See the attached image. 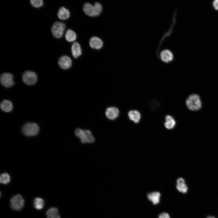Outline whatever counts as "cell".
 <instances>
[{"mask_svg": "<svg viewBox=\"0 0 218 218\" xmlns=\"http://www.w3.org/2000/svg\"><path fill=\"white\" fill-rule=\"evenodd\" d=\"M22 79L26 84L31 85L35 84L37 81V76L35 73L27 71H25L22 74Z\"/></svg>", "mask_w": 218, "mask_h": 218, "instance_id": "obj_7", "label": "cell"}, {"mask_svg": "<svg viewBox=\"0 0 218 218\" xmlns=\"http://www.w3.org/2000/svg\"><path fill=\"white\" fill-rule=\"evenodd\" d=\"M1 109L5 112H8L12 111L13 109L12 103L10 101L5 100L2 102L0 104Z\"/></svg>", "mask_w": 218, "mask_h": 218, "instance_id": "obj_18", "label": "cell"}, {"mask_svg": "<svg viewBox=\"0 0 218 218\" xmlns=\"http://www.w3.org/2000/svg\"><path fill=\"white\" fill-rule=\"evenodd\" d=\"M186 102L188 108L192 111L198 110L201 107V102L200 97L197 94L190 95L187 99Z\"/></svg>", "mask_w": 218, "mask_h": 218, "instance_id": "obj_3", "label": "cell"}, {"mask_svg": "<svg viewBox=\"0 0 218 218\" xmlns=\"http://www.w3.org/2000/svg\"><path fill=\"white\" fill-rule=\"evenodd\" d=\"M119 113L118 109L114 107H108L105 112V114L107 118L111 120L116 119L118 116Z\"/></svg>", "mask_w": 218, "mask_h": 218, "instance_id": "obj_9", "label": "cell"}, {"mask_svg": "<svg viewBox=\"0 0 218 218\" xmlns=\"http://www.w3.org/2000/svg\"><path fill=\"white\" fill-rule=\"evenodd\" d=\"M13 75L8 73H3L0 77V82L1 84L6 88H10L14 84L13 80Z\"/></svg>", "mask_w": 218, "mask_h": 218, "instance_id": "obj_8", "label": "cell"}, {"mask_svg": "<svg viewBox=\"0 0 218 218\" xmlns=\"http://www.w3.org/2000/svg\"><path fill=\"white\" fill-rule=\"evenodd\" d=\"M158 218H170L169 215L167 213L163 212L159 215Z\"/></svg>", "mask_w": 218, "mask_h": 218, "instance_id": "obj_25", "label": "cell"}, {"mask_svg": "<svg viewBox=\"0 0 218 218\" xmlns=\"http://www.w3.org/2000/svg\"><path fill=\"white\" fill-rule=\"evenodd\" d=\"M47 218H61L58 209L56 207H51L46 212Z\"/></svg>", "mask_w": 218, "mask_h": 218, "instance_id": "obj_19", "label": "cell"}, {"mask_svg": "<svg viewBox=\"0 0 218 218\" xmlns=\"http://www.w3.org/2000/svg\"><path fill=\"white\" fill-rule=\"evenodd\" d=\"M65 38L67 41L69 42H73L76 39V34L73 30L69 29L66 31Z\"/></svg>", "mask_w": 218, "mask_h": 218, "instance_id": "obj_21", "label": "cell"}, {"mask_svg": "<svg viewBox=\"0 0 218 218\" xmlns=\"http://www.w3.org/2000/svg\"><path fill=\"white\" fill-rule=\"evenodd\" d=\"M161 194L159 192H153L147 194L148 199L154 205L158 204L160 200Z\"/></svg>", "mask_w": 218, "mask_h": 218, "instance_id": "obj_12", "label": "cell"}, {"mask_svg": "<svg viewBox=\"0 0 218 218\" xmlns=\"http://www.w3.org/2000/svg\"><path fill=\"white\" fill-rule=\"evenodd\" d=\"M206 218H215L214 217L212 216H207Z\"/></svg>", "mask_w": 218, "mask_h": 218, "instance_id": "obj_27", "label": "cell"}, {"mask_svg": "<svg viewBox=\"0 0 218 218\" xmlns=\"http://www.w3.org/2000/svg\"><path fill=\"white\" fill-rule=\"evenodd\" d=\"M11 208L15 210L20 211L24 206V200L20 194L13 196L10 200Z\"/></svg>", "mask_w": 218, "mask_h": 218, "instance_id": "obj_5", "label": "cell"}, {"mask_svg": "<svg viewBox=\"0 0 218 218\" xmlns=\"http://www.w3.org/2000/svg\"><path fill=\"white\" fill-rule=\"evenodd\" d=\"M71 51L72 54L74 58H77L81 55L82 50L79 43L76 42L72 44L71 47Z\"/></svg>", "mask_w": 218, "mask_h": 218, "instance_id": "obj_13", "label": "cell"}, {"mask_svg": "<svg viewBox=\"0 0 218 218\" xmlns=\"http://www.w3.org/2000/svg\"><path fill=\"white\" fill-rule=\"evenodd\" d=\"M58 62L60 67L63 69H69L71 66L72 64L71 58L66 55L61 57L58 60Z\"/></svg>", "mask_w": 218, "mask_h": 218, "instance_id": "obj_10", "label": "cell"}, {"mask_svg": "<svg viewBox=\"0 0 218 218\" xmlns=\"http://www.w3.org/2000/svg\"><path fill=\"white\" fill-rule=\"evenodd\" d=\"M160 57L162 60L166 62H168L171 61L173 59L172 52L168 50L162 51L160 54Z\"/></svg>", "mask_w": 218, "mask_h": 218, "instance_id": "obj_17", "label": "cell"}, {"mask_svg": "<svg viewBox=\"0 0 218 218\" xmlns=\"http://www.w3.org/2000/svg\"><path fill=\"white\" fill-rule=\"evenodd\" d=\"M165 122L164 126L168 129H171L174 128L176 122L174 118L171 116L168 115L165 117Z\"/></svg>", "mask_w": 218, "mask_h": 218, "instance_id": "obj_20", "label": "cell"}, {"mask_svg": "<svg viewBox=\"0 0 218 218\" xmlns=\"http://www.w3.org/2000/svg\"><path fill=\"white\" fill-rule=\"evenodd\" d=\"M74 134L83 143H92L95 141V138L91 132L88 130L78 128L75 129Z\"/></svg>", "mask_w": 218, "mask_h": 218, "instance_id": "obj_2", "label": "cell"}, {"mask_svg": "<svg viewBox=\"0 0 218 218\" xmlns=\"http://www.w3.org/2000/svg\"><path fill=\"white\" fill-rule=\"evenodd\" d=\"M44 201L41 198L37 197L35 198L33 202L34 207L36 209L41 210L44 206Z\"/></svg>", "mask_w": 218, "mask_h": 218, "instance_id": "obj_22", "label": "cell"}, {"mask_svg": "<svg viewBox=\"0 0 218 218\" xmlns=\"http://www.w3.org/2000/svg\"><path fill=\"white\" fill-rule=\"evenodd\" d=\"M89 45L91 48L96 50L101 49L103 45L102 40L97 37H93L90 39Z\"/></svg>", "mask_w": 218, "mask_h": 218, "instance_id": "obj_11", "label": "cell"}, {"mask_svg": "<svg viewBox=\"0 0 218 218\" xmlns=\"http://www.w3.org/2000/svg\"><path fill=\"white\" fill-rule=\"evenodd\" d=\"M213 5L214 8L216 10H218V0H214Z\"/></svg>", "mask_w": 218, "mask_h": 218, "instance_id": "obj_26", "label": "cell"}, {"mask_svg": "<svg viewBox=\"0 0 218 218\" xmlns=\"http://www.w3.org/2000/svg\"><path fill=\"white\" fill-rule=\"evenodd\" d=\"M65 28V25L60 22H55L51 28V32L54 37L56 38H61Z\"/></svg>", "mask_w": 218, "mask_h": 218, "instance_id": "obj_6", "label": "cell"}, {"mask_svg": "<svg viewBox=\"0 0 218 218\" xmlns=\"http://www.w3.org/2000/svg\"><path fill=\"white\" fill-rule=\"evenodd\" d=\"M84 13L88 16L94 17L99 15L102 10V7L99 2H95L92 5L89 3L84 4L83 7Z\"/></svg>", "mask_w": 218, "mask_h": 218, "instance_id": "obj_1", "label": "cell"}, {"mask_svg": "<svg viewBox=\"0 0 218 218\" xmlns=\"http://www.w3.org/2000/svg\"><path fill=\"white\" fill-rule=\"evenodd\" d=\"M129 119L134 123H137L140 121L141 115L140 113L137 110H131L128 113Z\"/></svg>", "mask_w": 218, "mask_h": 218, "instance_id": "obj_16", "label": "cell"}, {"mask_svg": "<svg viewBox=\"0 0 218 218\" xmlns=\"http://www.w3.org/2000/svg\"><path fill=\"white\" fill-rule=\"evenodd\" d=\"M30 2L31 5L36 8L41 7L43 4V0H30Z\"/></svg>", "mask_w": 218, "mask_h": 218, "instance_id": "obj_24", "label": "cell"}, {"mask_svg": "<svg viewBox=\"0 0 218 218\" xmlns=\"http://www.w3.org/2000/svg\"><path fill=\"white\" fill-rule=\"evenodd\" d=\"M177 183L176 188L179 191L183 193H187L188 187L183 179L179 178L177 180Z\"/></svg>", "mask_w": 218, "mask_h": 218, "instance_id": "obj_14", "label": "cell"}, {"mask_svg": "<svg viewBox=\"0 0 218 218\" xmlns=\"http://www.w3.org/2000/svg\"><path fill=\"white\" fill-rule=\"evenodd\" d=\"M39 130V127L35 123H27L22 129L23 133L27 136H35L38 133Z\"/></svg>", "mask_w": 218, "mask_h": 218, "instance_id": "obj_4", "label": "cell"}, {"mask_svg": "<svg viewBox=\"0 0 218 218\" xmlns=\"http://www.w3.org/2000/svg\"><path fill=\"white\" fill-rule=\"evenodd\" d=\"M70 15V12L68 9L64 7H61L59 9L57 15L60 19L65 20L69 18Z\"/></svg>", "mask_w": 218, "mask_h": 218, "instance_id": "obj_15", "label": "cell"}, {"mask_svg": "<svg viewBox=\"0 0 218 218\" xmlns=\"http://www.w3.org/2000/svg\"><path fill=\"white\" fill-rule=\"evenodd\" d=\"M10 180V175L7 173H4L1 175L0 181L1 183L7 184L8 183Z\"/></svg>", "mask_w": 218, "mask_h": 218, "instance_id": "obj_23", "label": "cell"}]
</instances>
